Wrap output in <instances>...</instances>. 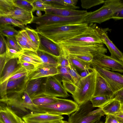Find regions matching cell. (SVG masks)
<instances>
[{"instance_id": "obj_16", "label": "cell", "mask_w": 123, "mask_h": 123, "mask_svg": "<svg viewBox=\"0 0 123 123\" xmlns=\"http://www.w3.org/2000/svg\"><path fill=\"white\" fill-rule=\"evenodd\" d=\"M0 122L3 123H26L6 104L0 102Z\"/></svg>"}, {"instance_id": "obj_56", "label": "cell", "mask_w": 123, "mask_h": 123, "mask_svg": "<svg viewBox=\"0 0 123 123\" xmlns=\"http://www.w3.org/2000/svg\"><path fill=\"white\" fill-rule=\"evenodd\" d=\"M121 111L123 113V104H121Z\"/></svg>"}, {"instance_id": "obj_6", "label": "cell", "mask_w": 123, "mask_h": 123, "mask_svg": "<svg viewBox=\"0 0 123 123\" xmlns=\"http://www.w3.org/2000/svg\"><path fill=\"white\" fill-rule=\"evenodd\" d=\"M79 106L76 102L72 100L60 98L53 103L37 106L36 112L47 113L59 116H69L75 112Z\"/></svg>"}, {"instance_id": "obj_40", "label": "cell", "mask_w": 123, "mask_h": 123, "mask_svg": "<svg viewBox=\"0 0 123 123\" xmlns=\"http://www.w3.org/2000/svg\"><path fill=\"white\" fill-rule=\"evenodd\" d=\"M68 69L73 82L76 85L82 77L78 74L76 68L70 62Z\"/></svg>"}, {"instance_id": "obj_25", "label": "cell", "mask_w": 123, "mask_h": 123, "mask_svg": "<svg viewBox=\"0 0 123 123\" xmlns=\"http://www.w3.org/2000/svg\"><path fill=\"white\" fill-rule=\"evenodd\" d=\"M121 104L119 101L112 99L100 108L105 114L114 115L121 111Z\"/></svg>"}, {"instance_id": "obj_9", "label": "cell", "mask_w": 123, "mask_h": 123, "mask_svg": "<svg viewBox=\"0 0 123 123\" xmlns=\"http://www.w3.org/2000/svg\"><path fill=\"white\" fill-rule=\"evenodd\" d=\"M103 43L80 45L60 46L67 55L90 54L93 55L99 53H105L107 50Z\"/></svg>"}, {"instance_id": "obj_26", "label": "cell", "mask_w": 123, "mask_h": 123, "mask_svg": "<svg viewBox=\"0 0 123 123\" xmlns=\"http://www.w3.org/2000/svg\"><path fill=\"white\" fill-rule=\"evenodd\" d=\"M24 89L17 93L18 97L23 106L32 112H36V106L34 105L30 97Z\"/></svg>"}, {"instance_id": "obj_2", "label": "cell", "mask_w": 123, "mask_h": 123, "mask_svg": "<svg viewBox=\"0 0 123 123\" xmlns=\"http://www.w3.org/2000/svg\"><path fill=\"white\" fill-rule=\"evenodd\" d=\"M104 4L98 9L89 12L85 18V22L88 24H101L112 18L115 13L123 9V0H106Z\"/></svg>"}, {"instance_id": "obj_54", "label": "cell", "mask_w": 123, "mask_h": 123, "mask_svg": "<svg viewBox=\"0 0 123 123\" xmlns=\"http://www.w3.org/2000/svg\"><path fill=\"white\" fill-rule=\"evenodd\" d=\"M52 123H69L68 121H64L62 120H58L55 121Z\"/></svg>"}, {"instance_id": "obj_34", "label": "cell", "mask_w": 123, "mask_h": 123, "mask_svg": "<svg viewBox=\"0 0 123 123\" xmlns=\"http://www.w3.org/2000/svg\"><path fill=\"white\" fill-rule=\"evenodd\" d=\"M0 33L6 37H15L18 34L20 31L15 29L9 25H0Z\"/></svg>"}, {"instance_id": "obj_12", "label": "cell", "mask_w": 123, "mask_h": 123, "mask_svg": "<svg viewBox=\"0 0 123 123\" xmlns=\"http://www.w3.org/2000/svg\"><path fill=\"white\" fill-rule=\"evenodd\" d=\"M28 80L27 76L12 80H6L0 84V99L10 94L18 92L24 89Z\"/></svg>"}, {"instance_id": "obj_30", "label": "cell", "mask_w": 123, "mask_h": 123, "mask_svg": "<svg viewBox=\"0 0 123 123\" xmlns=\"http://www.w3.org/2000/svg\"><path fill=\"white\" fill-rule=\"evenodd\" d=\"M36 52L44 64L58 66V58L38 49Z\"/></svg>"}, {"instance_id": "obj_1", "label": "cell", "mask_w": 123, "mask_h": 123, "mask_svg": "<svg viewBox=\"0 0 123 123\" xmlns=\"http://www.w3.org/2000/svg\"><path fill=\"white\" fill-rule=\"evenodd\" d=\"M88 26L89 24L84 22L60 26L50 25L36 27V30L38 33L58 44L82 33Z\"/></svg>"}, {"instance_id": "obj_59", "label": "cell", "mask_w": 123, "mask_h": 123, "mask_svg": "<svg viewBox=\"0 0 123 123\" xmlns=\"http://www.w3.org/2000/svg\"><path fill=\"white\" fill-rule=\"evenodd\" d=\"M98 121H97V122H95V123H97Z\"/></svg>"}, {"instance_id": "obj_5", "label": "cell", "mask_w": 123, "mask_h": 123, "mask_svg": "<svg viewBox=\"0 0 123 123\" xmlns=\"http://www.w3.org/2000/svg\"><path fill=\"white\" fill-rule=\"evenodd\" d=\"M0 16L12 18L26 25L31 23L34 16L32 12L15 5L12 0H0Z\"/></svg>"}, {"instance_id": "obj_58", "label": "cell", "mask_w": 123, "mask_h": 123, "mask_svg": "<svg viewBox=\"0 0 123 123\" xmlns=\"http://www.w3.org/2000/svg\"><path fill=\"white\" fill-rule=\"evenodd\" d=\"M0 123H2V122H0Z\"/></svg>"}, {"instance_id": "obj_29", "label": "cell", "mask_w": 123, "mask_h": 123, "mask_svg": "<svg viewBox=\"0 0 123 123\" xmlns=\"http://www.w3.org/2000/svg\"><path fill=\"white\" fill-rule=\"evenodd\" d=\"M49 6L56 8L75 9L79 7L69 5L66 3L65 0H43Z\"/></svg>"}, {"instance_id": "obj_55", "label": "cell", "mask_w": 123, "mask_h": 123, "mask_svg": "<svg viewBox=\"0 0 123 123\" xmlns=\"http://www.w3.org/2000/svg\"><path fill=\"white\" fill-rule=\"evenodd\" d=\"M36 14L38 17H39L42 16V13L40 11H37L36 12Z\"/></svg>"}, {"instance_id": "obj_45", "label": "cell", "mask_w": 123, "mask_h": 123, "mask_svg": "<svg viewBox=\"0 0 123 123\" xmlns=\"http://www.w3.org/2000/svg\"><path fill=\"white\" fill-rule=\"evenodd\" d=\"M7 46L6 40L4 36L0 33V55L6 52Z\"/></svg>"}, {"instance_id": "obj_49", "label": "cell", "mask_w": 123, "mask_h": 123, "mask_svg": "<svg viewBox=\"0 0 123 123\" xmlns=\"http://www.w3.org/2000/svg\"><path fill=\"white\" fill-rule=\"evenodd\" d=\"M0 75L1 74L6 62L7 57L6 52L0 55Z\"/></svg>"}, {"instance_id": "obj_15", "label": "cell", "mask_w": 123, "mask_h": 123, "mask_svg": "<svg viewBox=\"0 0 123 123\" xmlns=\"http://www.w3.org/2000/svg\"><path fill=\"white\" fill-rule=\"evenodd\" d=\"M96 28L100 35L103 43L106 45L110 52V56L116 60L123 62V53L108 37L107 31H109V29L100 28L96 25Z\"/></svg>"}, {"instance_id": "obj_51", "label": "cell", "mask_w": 123, "mask_h": 123, "mask_svg": "<svg viewBox=\"0 0 123 123\" xmlns=\"http://www.w3.org/2000/svg\"><path fill=\"white\" fill-rule=\"evenodd\" d=\"M112 18L116 20L123 19V9L115 13L113 15Z\"/></svg>"}, {"instance_id": "obj_13", "label": "cell", "mask_w": 123, "mask_h": 123, "mask_svg": "<svg viewBox=\"0 0 123 123\" xmlns=\"http://www.w3.org/2000/svg\"><path fill=\"white\" fill-rule=\"evenodd\" d=\"M22 118L26 123H52L64 117L47 113L32 112L25 115Z\"/></svg>"}, {"instance_id": "obj_24", "label": "cell", "mask_w": 123, "mask_h": 123, "mask_svg": "<svg viewBox=\"0 0 123 123\" xmlns=\"http://www.w3.org/2000/svg\"><path fill=\"white\" fill-rule=\"evenodd\" d=\"M17 42L23 50L36 51L38 47L30 39L25 30H22L15 37Z\"/></svg>"}, {"instance_id": "obj_27", "label": "cell", "mask_w": 123, "mask_h": 123, "mask_svg": "<svg viewBox=\"0 0 123 123\" xmlns=\"http://www.w3.org/2000/svg\"><path fill=\"white\" fill-rule=\"evenodd\" d=\"M59 99L57 97L42 95L31 99L34 105L38 106L53 103L58 101Z\"/></svg>"}, {"instance_id": "obj_35", "label": "cell", "mask_w": 123, "mask_h": 123, "mask_svg": "<svg viewBox=\"0 0 123 123\" xmlns=\"http://www.w3.org/2000/svg\"><path fill=\"white\" fill-rule=\"evenodd\" d=\"M58 74L55 75L61 78L62 82V80H65L73 82L72 77L68 72V67L58 66Z\"/></svg>"}, {"instance_id": "obj_14", "label": "cell", "mask_w": 123, "mask_h": 123, "mask_svg": "<svg viewBox=\"0 0 123 123\" xmlns=\"http://www.w3.org/2000/svg\"><path fill=\"white\" fill-rule=\"evenodd\" d=\"M39 44L38 49L58 58L63 53L61 47L46 37L38 33Z\"/></svg>"}, {"instance_id": "obj_10", "label": "cell", "mask_w": 123, "mask_h": 123, "mask_svg": "<svg viewBox=\"0 0 123 123\" xmlns=\"http://www.w3.org/2000/svg\"><path fill=\"white\" fill-rule=\"evenodd\" d=\"M93 56L90 65H97L108 70L123 73V62L106 55L105 53L96 54Z\"/></svg>"}, {"instance_id": "obj_57", "label": "cell", "mask_w": 123, "mask_h": 123, "mask_svg": "<svg viewBox=\"0 0 123 123\" xmlns=\"http://www.w3.org/2000/svg\"><path fill=\"white\" fill-rule=\"evenodd\" d=\"M96 123H104L102 121H100V120L98 121Z\"/></svg>"}, {"instance_id": "obj_33", "label": "cell", "mask_w": 123, "mask_h": 123, "mask_svg": "<svg viewBox=\"0 0 123 123\" xmlns=\"http://www.w3.org/2000/svg\"><path fill=\"white\" fill-rule=\"evenodd\" d=\"M11 24L19 27L22 30L26 29L25 25L20 21L10 17L0 16V25Z\"/></svg>"}, {"instance_id": "obj_20", "label": "cell", "mask_w": 123, "mask_h": 123, "mask_svg": "<svg viewBox=\"0 0 123 123\" xmlns=\"http://www.w3.org/2000/svg\"><path fill=\"white\" fill-rule=\"evenodd\" d=\"M96 71V83L93 96L107 95L111 97L114 93L113 91L105 80Z\"/></svg>"}, {"instance_id": "obj_50", "label": "cell", "mask_w": 123, "mask_h": 123, "mask_svg": "<svg viewBox=\"0 0 123 123\" xmlns=\"http://www.w3.org/2000/svg\"><path fill=\"white\" fill-rule=\"evenodd\" d=\"M105 123H119L114 115H106V119Z\"/></svg>"}, {"instance_id": "obj_11", "label": "cell", "mask_w": 123, "mask_h": 123, "mask_svg": "<svg viewBox=\"0 0 123 123\" xmlns=\"http://www.w3.org/2000/svg\"><path fill=\"white\" fill-rule=\"evenodd\" d=\"M90 65L105 80L114 93L123 88V75L117 73L110 71L97 65Z\"/></svg>"}, {"instance_id": "obj_53", "label": "cell", "mask_w": 123, "mask_h": 123, "mask_svg": "<svg viewBox=\"0 0 123 123\" xmlns=\"http://www.w3.org/2000/svg\"><path fill=\"white\" fill-rule=\"evenodd\" d=\"M90 72L87 71H84L81 73L80 75L82 77H85L88 75Z\"/></svg>"}, {"instance_id": "obj_21", "label": "cell", "mask_w": 123, "mask_h": 123, "mask_svg": "<svg viewBox=\"0 0 123 123\" xmlns=\"http://www.w3.org/2000/svg\"><path fill=\"white\" fill-rule=\"evenodd\" d=\"M18 59V64L27 62L34 65L36 68L44 64L37 55L36 51H33L23 50L20 52Z\"/></svg>"}, {"instance_id": "obj_36", "label": "cell", "mask_w": 123, "mask_h": 123, "mask_svg": "<svg viewBox=\"0 0 123 123\" xmlns=\"http://www.w3.org/2000/svg\"><path fill=\"white\" fill-rule=\"evenodd\" d=\"M25 30L31 40L38 47L39 38L38 32L35 30L27 27H26Z\"/></svg>"}, {"instance_id": "obj_31", "label": "cell", "mask_w": 123, "mask_h": 123, "mask_svg": "<svg viewBox=\"0 0 123 123\" xmlns=\"http://www.w3.org/2000/svg\"><path fill=\"white\" fill-rule=\"evenodd\" d=\"M105 114L101 108L91 112L79 123H94L100 120L101 117Z\"/></svg>"}, {"instance_id": "obj_41", "label": "cell", "mask_w": 123, "mask_h": 123, "mask_svg": "<svg viewBox=\"0 0 123 123\" xmlns=\"http://www.w3.org/2000/svg\"><path fill=\"white\" fill-rule=\"evenodd\" d=\"M31 3L33 8V12L36 10L45 11L46 5L41 0H29Z\"/></svg>"}, {"instance_id": "obj_39", "label": "cell", "mask_w": 123, "mask_h": 123, "mask_svg": "<svg viewBox=\"0 0 123 123\" xmlns=\"http://www.w3.org/2000/svg\"><path fill=\"white\" fill-rule=\"evenodd\" d=\"M6 41L7 46L9 48L14 49L18 52L23 50L15 37H6Z\"/></svg>"}, {"instance_id": "obj_18", "label": "cell", "mask_w": 123, "mask_h": 123, "mask_svg": "<svg viewBox=\"0 0 123 123\" xmlns=\"http://www.w3.org/2000/svg\"><path fill=\"white\" fill-rule=\"evenodd\" d=\"M94 108L90 101L79 105L78 109L70 115L68 119L69 123H79Z\"/></svg>"}, {"instance_id": "obj_42", "label": "cell", "mask_w": 123, "mask_h": 123, "mask_svg": "<svg viewBox=\"0 0 123 123\" xmlns=\"http://www.w3.org/2000/svg\"><path fill=\"white\" fill-rule=\"evenodd\" d=\"M62 82L63 86L66 91L73 95L77 89L76 85L72 82L68 81L62 80Z\"/></svg>"}, {"instance_id": "obj_43", "label": "cell", "mask_w": 123, "mask_h": 123, "mask_svg": "<svg viewBox=\"0 0 123 123\" xmlns=\"http://www.w3.org/2000/svg\"><path fill=\"white\" fill-rule=\"evenodd\" d=\"M58 58V66L63 68L68 67L70 64V62L68 59V56L65 54L63 51L62 55Z\"/></svg>"}, {"instance_id": "obj_52", "label": "cell", "mask_w": 123, "mask_h": 123, "mask_svg": "<svg viewBox=\"0 0 123 123\" xmlns=\"http://www.w3.org/2000/svg\"><path fill=\"white\" fill-rule=\"evenodd\" d=\"M114 116L119 123H123V113L120 111Z\"/></svg>"}, {"instance_id": "obj_32", "label": "cell", "mask_w": 123, "mask_h": 123, "mask_svg": "<svg viewBox=\"0 0 123 123\" xmlns=\"http://www.w3.org/2000/svg\"><path fill=\"white\" fill-rule=\"evenodd\" d=\"M112 99L111 97L107 95H101L93 96L90 101L94 108L102 107L107 102Z\"/></svg>"}, {"instance_id": "obj_3", "label": "cell", "mask_w": 123, "mask_h": 123, "mask_svg": "<svg viewBox=\"0 0 123 123\" xmlns=\"http://www.w3.org/2000/svg\"><path fill=\"white\" fill-rule=\"evenodd\" d=\"M92 70L86 76L81 77L76 84L77 89L72 95L74 101L79 105L90 101L93 96L95 87L96 71Z\"/></svg>"}, {"instance_id": "obj_44", "label": "cell", "mask_w": 123, "mask_h": 123, "mask_svg": "<svg viewBox=\"0 0 123 123\" xmlns=\"http://www.w3.org/2000/svg\"><path fill=\"white\" fill-rule=\"evenodd\" d=\"M72 55L89 63L92 61L93 57V55L90 54H85Z\"/></svg>"}, {"instance_id": "obj_38", "label": "cell", "mask_w": 123, "mask_h": 123, "mask_svg": "<svg viewBox=\"0 0 123 123\" xmlns=\"http://www.w3.org/2000/svg\"><path fill=\"white\" fill-rule=\"evenodd\" d=\"M104 1L103 0H81V6L82 8L87 9L104 3Z\"/></svg>"}, {"instance_id": "obj_48", "label": "cell", "mask_w": 123, "mask_h": 123, "mask_svg": "<svg viewBox=\"0 0 123 123\" xmlns=\"http://www.w3.org/2000/svg\"><path fill=\"white\" fill-rule=\"evenodd\" d=\"M112 99L119 101L121 104H123V88L114 93L111 97Z\"/></svg>"}, {"instance_id": "obj_17", "label": "cell", "mask_w": 123, "mask_h": 123, "mask_svg": "<svg viewBox=\"0 0 123 123\" xmlns=\"http://www.w3.org/2000/svg\"><path fill=\"white\" fill-rule=\"evenodd\" d=\"M57 66L45 64L37 68L27 76L28 80L46 77L58 74Z\"/></svg>"}, {"instance_id": "obj_8", "label": "cell", "mask_w": 123, "mask_h": 123, "mask_svg": "<svg viewBox=\"0 0 123 123\" xmlns=\"http://www.w3.org/2000/svg\"><path fill=\"white\" fill-rule=\"evenodd\" d=\"M43 92L38 96L44 95L66 98L69 96L61 81L55 75L45 77L43 82Z\"/></svg>"}, {"instance_id": "obj_47", "label": "cell", "mask_w": 123, "mask_h": 123, "mask_svg": "<svg viewBox=\"0 0 123 123\" xmlns=\"http://www.w3.org/2000/svg\"><path fill=\"white\" fill-rule=\"evenodd\" d=\"M20 64L21 66L29 74L36 68L34 65L28 62H24L20 63Z\"/></svg>"}, {"instance_id": "obj_23", "label": "cell", "mask_w": 123, "mask_h": 123, "mask_svg": "<svg viewBox=\"0 0 123 123\" xmlns=\"http://www.w3.org/2000/svg\"><path fill=\"white\" fill-rule=\"evenodd\" d=\"M44 12L45 13L65 17L83 15H87L89 13L86 10L56 8L47 5Z\"/></svg>"}, {"instance_id": "obj_46", "label": "cell", "mask_w": 123, "mask_h": 123, "mask_svg": "<svg viewBox=\"0 0 123 123\" xmlns=\"http://www.w3.org/2000/svg\"><path fill=\"white\" fill-rule=\"evenodd\" d=\"M19 52L14 49L9 48L7 45L6 53L8 58L10 59L18 58Z\"/></svg>"}, {"instance_id": "obj_7", "label": "cell", "mask_w": 123, "mask_h": 123, "mask_svg": "<svg viewBox=\"0 0 123 123\" xmlns=\"http://www.w3.org/2000/svg\"><path fill=\"white\" fill-rule=\"evenodd\" d=\"M96 24H90L82 33L57 44L59 46L80 45L103 43L100 35L96 28Z\"/></svg>"}, {"instance_id": "obj_22", "label": "cell", "mask_w": 123, "mask_h": 123, "mask_svg": "<svg viewBox=\"0 0 123 123\" xmlns=\"http://www.w3.org/2000/svg\"><path fill=\"white\" fill-rule=\"evenodd\" d=\"M20 66L18 63V59L7 58L6 62L2 73L0 75V84L6 81L13 74Z\"/></svg>"}, {"instance_id": "obj_37", "label": "cell", "mask_w": 123, "mask_h": 123, "mask_svg": "<svg viewBox=\"0 0 123 123\" xmlns=\"http://www.w3.org/2000/svg\"><path fill=\"white\" fill-rule=\"evenodd\" d=\"M14 3L16 5L31 12H33V8L29 0H12Z\"/></svg>"}, {"instance_id": "obj_19", "label": "cell", "mask_w": 123, "mask_h": 123, "mask_svg": "<svg viewBox=\"0 0 123 123\" xmlns=\"http://www.w3.org/2000/svg\"><path fill=\"white\" fill-rule=\"evenodd\" d=\"M45 78H37L28 80L24 91L31 99L39 96L43 93V82Z\"/></svg>"}, {"instance_id": "obj_4", "label": "cell", "mask_w": 123, "mask_h": 123, "mask_svg": "<svg viewBox=\"0 0 123 123\" xmlns=\"http://www.w3.org/2000/svg\"><path fill=\"white\" fill-rule=\"evenodd\" d=\"M87 15L65 17L45 13L39 17L34 16L32 23L37 24V27L79 24L85 22L84 18Z\"/></svg>"}, {"instance_id": "obj_28", "label": "cell", "mask_w": 123, "mask_h": 123, "mask_svg": "<svg viewBox=\"0 0 123 123\" xmlns=\"http://www.w3.org/2000/svg\"><path fill=\"white\" fill-rule=\"evenodd\" d=\"M67 56L70 62L75 68H76L81 70L87 71L89 72H90V70H92V69L91 68L89 63L85 62L73 55Z\"/></svg>"}]
</instances>
